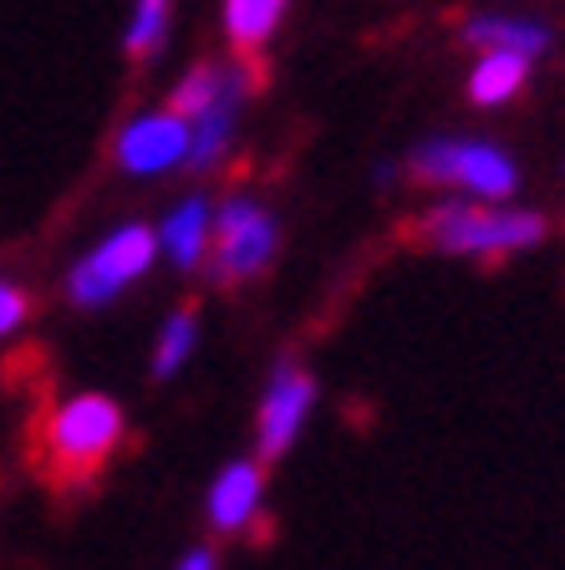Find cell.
<instances>
[{
	"instance_id": "6da1fadb",
	"label": "cell",
	"mask_w": 565,
	"mask_h": 570,
	"mask_svg": "<svg viewBox=\"0 0 565 570\" xmlns=\"http://www.w3.org/2000/svg\"><path fill=\"white\" fill-rule=\"evenodd\" d=\"M418 235L444 255H515V249L540 245L545 219L535 209H509V204L448 199L423 214Z\"/></svg>"
},
{
	"instance_id": "7a4b0ae2",
	"label": "cell",
	"mask_w": 565,
	"mask_h": 570,
	"mask_svg": "<svg viewBox=\"0 0 565 570\" xmlns=\"http://www.w3.org/2000/svg\"><path fill=\"white\" fill-rule=\"evenodd\" d=\"M412 174L444 189H459L469 199L505 204L519 189V164L484 138H428L412 148Z\"/></svg>"
},
{
	"instance_id": "3957f363",
	"label": "cell",
	"mask_w": 565,
	"mask_h": 570,
	"mask_svg": "<svg viewBox=\"0 0 565 570\" xmlns=\"http://www.w3.org/2000/svg\"><path fill=\"white\" fill-rule=\"evenodd\" d=\"M158 255H164V249H158V229L128 219V225H118L113 235L97 239L82 261L67 271V296L82 311L113 306L133 281H143V275L154 271Z\"/></svg>"
},
{
	"instance_id": "277c9868",
	"label": "cell",
	"mask_w": 565,
	"mask_h": 570,
	"mask_svg": "<svg viewBox=\"0 0 565 570\" xmlns=\"http://www.w3.org/2000/svg\"><path fill=\"white\" fill-rule=\"evenodd\" d=\"M275 245H281V225L275 214L260 199H224L214 209V239H210V275L220 285H240L250 275H260L275 261Z\"/></svg>"
},
{
	"instance_id": "5b68a950",
	"label": "cell",
	"mask_w": 565,
	"mask_h": 570,
	"mask_svg": "<svg viewBox=\"0 0 565 570\" xmlns=\"http://www.w3.org/2000/svg\"><path fill=\"white\" fill-rule=\"evenodd\" d=\"M123 407L107 392H77L51 413L47 423V449L61 469L71 474H92L97 463L123 443Z\"/></svg>"
},
{
	"instance_id": "8992f818",
	"label": "cell",
	"mask_w": 565,
	"mask_h": 570,
	"mask_svg": "<svg viewBox=\"0 0 565 570\" xmlns=\"http://www.w3.org/2000/svg\"><path fill=\"white\" fill-rule=\"evenodd\" d=\"M311 407H316V377L295 362H281L260 397V413H255V453L260 459H285L306 428Z\"/></svg>"
},
{
	"instance_id": "52a82bcc",
	"label": "cell",
	"mask_w": 565,
	"mask_h": 570,
	"mask_svg": "<svg viewBox=\"0 0 565 570\" xmlns=\"http://www.w3.org/2000/svg\"><path fill=\"white\" fill-rule=\"evenodd\" d=\"M118 168L133 178H154L168 168L188 164V118H178L174 107H158V112H138L128 128L113 142Z\"/></svg>"
},
{
	"instance_id": "ba28073f",
	"label": "cell",
	"mask_w": 565,
	"mask_h": 570,
	"mask_svg": "<svg viewBox=\"0 0 565 570\" xmlns=\"http://www.w3.org/2000/svg\"><path fill=\"white\" fill-rule=\"evenodd\" d=\"M260 504H265V474H260L255 459H235L224 463L214 474L210 494H204V510H210V524L220 534L250 530L260 520Z\"/></svg>"
},
{
	"instance_id": "9c48e42d",
	"label": "cell",
	"mask_w": 565,
	"mask_h": 570,
	"mask_svg": "<svg viewBox=\"0 0 565 570\" xmlns=\"http://www.w3.org/2000/svg\"><path fill=\"white\" fill-rule=\"evenodd\" d=\"M240 102H245V71H230L224 92L204 107L199 118H188V168H214L230 142H235V122H240Z\"/></svg>"
},
{
	"instance_id": "30bf717a",
	"label": "cell",
	"mask_w": 565,
	"mask_h": 570,
	"mask_svg": "<svg viewBox=\"0 0 565 570\" xmlns=\"http://www.w3.org/2000/svg\"><path fill=\"white\" fill-rule=\"evenodd\" d=\"M459 36L479 51H519V57H545L555 47V31L535 16H509V11H479L459 26Z\"/></svg>"
},
{
	"instance_id": "8fae6325",
	"label": "cell",
	"mask_w": 565,
	"mask_h": 570,
	"mask_svg": "<svg viewBox=\"0 0 565 570\" xmlns=\"http://www.w3.org/2000/svg\"><path fill=\"white\" fill-rule=\"evenodd\" d=\"M210 239H214V204L204 194L178 199L164 214V225H158V249L174 261V271H199Z\"/></svg>"
},
{
	"instance_id": "7c38bea8",
	"label": "cell",
	"mask_w": 565,
	"mask_h": 570,
	"mask_svg": "<svg viewBox=\"0 0 565 570\" xmlns=\"http://www.w3.org/2000/svg\"><path fill=\"white\" fill-rule=\"evenodd\" d=\"M525 77H530V57H519V51H479V61L469 71V97L479 107H499L525 87Z\"/></svg>"
},
{
	"instance_id": "4fadbf2b",
	"label": "cell",
	"mask_w": 565,
	"mask_h": 570,
	"mask_svg": "<svg viewBox=\"0 0 565 570\" xmlns=\"http://www.w3.org/2000/svg\"><path fill=\"white\" fill-rule=\"evenodd\" d=\"M285 6L291 0H224V36L245 51L265 47L275 36V26H281Z\"/></svg>"
},
{
	"instance_id": "5bb4252c",
	"label": "cell",
	"mask_w": 565,
	"mask_h": 570,
	"mask_svg": "<svg viewBox=\"0 0 565 570\" xmlns=\"http://www.w3.org/2000/svg\"><path fill=\"white\" fill-rule=\"evenodd\" d=\"M194 346H199V316L188 306H178L174 316L164 321V332H158V346H154V377H178L184 372V362L194 356Z\"/></svg>"
},
{
	"instance_id": "9a60e30c",
	"label": "cell",
	"mask_w": 565,
	"mask_h": 570,
	"mask_svg": "<svg viewBox=\"0 0 565 570\" xmlns=\"http://www.w3.org/2000/svg\"><path fill=\"white\" fill-rule=\"evenodd\" d=\"M230 71L235 67H220V61H199V67H188L184 77H178V87H174V112L178 118H199L204 107L214 102V97L224 92V82H230Z\"/></svg>"
},
{
	"instance_id": "2e32d148",
	"label": "cell",
	"mask_w": 565,
	"mask_h": 570,
	"mask_svg": "<svg viewBox=\"0 0 565 570\" xmlns=\"http://www.w3.org/2000/svg\"><path fill=\"white\" fill-rule=\"evenodd\" d=\"M168 16H174V0H133L128 31H123V47L128 57H154L168 41Z\"/></svg>"
},
{
	"instance_id": "e0dca14e",
	"label": "cell",
	"mask_w": 565,
	"mask_h": 570,
	"mask_svg": "<svg viewBox=\"0 0 565 570\" xmlns=\"http://www.w3.org/2000/svg\"><path fill=\"white\" fill-rule=\"evenodd\" d=\"M26 291L21 285H11V281H0V336H11V332H21V321H26Z\"/></svg>"
},
{
	"instance_id": "ac0fdd59",
	"label": "cell",
	"mask_w": 565,
	"mask_h": 570,
	"mask_svg": "<svg viewBox=\"0 0 565 570\" xmlns=\"http://www.w3.org/2000/svg\"><path fill=\"white\" fill-rule=\"evenodd\" d=\"M178 570H220V560H214V550H188L184 560H178Z\"/></svg>"
}]
</instances>
